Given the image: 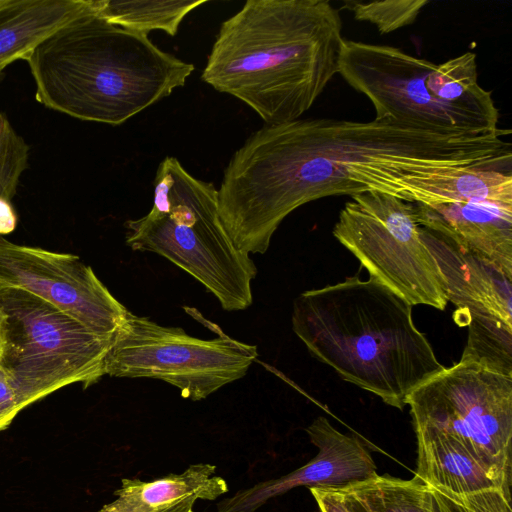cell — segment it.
<instances>
[{
    "instance_id": "obj_24",
    "label": "cell",
    "mask_w": 512,
    "mask_h": 512,
    "mask_svg": "<svg viewBox=\"0 0 512 512\" xmlns=\"http://www.w3.org/2000/svg\"><path fill=\"white\" fill-rule=\"evenodd\" d=\"M22 410L16 391L0 368V432L5 430Z\"/></svg>"
},
{
    "instance_id": "obj_18",
    "label": "cell",
    "mask_w": 512,
    "mask_h": 512,
    "mask_svg": "<svg viewBox=\"0 0 512 512\" xmlns=\"http://www.w3.org/2000/svg\"><path fill=\"white\" fill-rule=\"evenodd\" d=\"M319 512H428L424 483L386 475L338 487L309 488Z\"/></svg>"
},
{
    "instance_id": "obj_1",
    "label": "cell",
    "mask_w": 512,
    "mask_h": 512,
    "mask_svg": "<svg viewBox=\"0 0 512 512\" xmlns=\"http://www.w3.org/2000/svg\"><path fill=\"white\" fill-rule=\"evenodd\" d=\"M505 134L510 131L439 133L387 119L299 118L265 124L224 170L220 217L237 249L264 254L281 222L311 201L380 191L425 204L433 178L443 171L511 172Z\"/></svg>"
},
{
    "instance_id": "obj_12",
    "label": "cell",
    "mask_w": 512,
    "mask_h": 512,
    "mask_svg": "<svg viewBox=\"0 0 512 512\" xmlns=\"http://www.w3.org/2000/svg\"><path fill=\"white\" fill-rule=\"evenodd\" d=\"M306 432L318 449L313 459L282 477L239 490L220 501L217 512H255L296 487H338L377 475L376 464L359 438L341 433L324 416L317 417Z\"/></svg>"
},
{
    "instance_id": "obj_11",
    "label": "cell",
    "mask_w": 512,
    "mask_h": 512,
    "mask_svg": "<svg viewBox=\"0 0 512 512\" xmlns=\"http://www.w3.org/2000/svg\"><path fill=\"white\" fill-rule=\"evenodd\" d=\"M0 286L31 292L103 337H113L128 312L78 256L15 244L2 236Z\"/></svg>"
},
{
    "instance_id": "obj_10",
    "label": "cell",
    "mask_w": 512,
    "mask_h": 512,
    "mask_svg": "<svg viewBox=\"0 0 512 512\" xmlns=\"http://www.w3.org/2000/svg\"><path fill=\"white\" fill-rule=\"evenodd\" d=\"M415 203L367 191L341 209L334 237L367 269L370 277L410 305L444 310L448 299L439 268L420 238Z\"/></svg>"
},
{
    "instance_id": "obj_22",
    "label": "cell",
    "mask_w": 512,
    "mask_h": 512,
    "mask_svg": "<svg viewBox=\"0 0 512 512\" xmlns=\"http://www.w3.org/2000/svg\"><path fill=\"white\" fill-rule=\"evenodd\" d=\"M428 512H512L511 499L497 488L454 494L424 484Z\"/></svg>"
},
{
    "instance_id": "obj_8",
    "label": "cell",
    "mask_w": 512,
    "mask_h": 512,
    "mask_svg": "<svg viewBox=\"0 0 512 512\" xmlns=\"http://www.w3.org/2000/svg\"><path fill=\"white\" fill-rule=\"evenodd\" d=\"M413 427L461 442L511 493L512 376L459 360L406 399Z\"/></svg>"
},
{
    "instance_id": "obj_19",
    "label": "cell",
    "mask_w": 512,
    "mask_h": 512,
    "mask_svg": "<svg viewBox=\"0 0 512 512\" xmlns=\"http://www.w3.org/2000/svg\"><path fill=\"white\" fill-rule=\"evenodd\" d=\"M206 0H95L97 12L120 27L148 34L161 30L175 36L183 19Z\"/></svg>"
},
{
    "instance_id": "obj_2",
    "label": "cell",
    "mask_w": 512,
    "mask_h": 512,
    "mask_svg": "<svg viewBox=\"0 0 512 512\" xmlns=\"http://www.w3.org/2000/svg\"><path fill=\"white\" fill-rule=\"evenodd\" d=\"M342 28L329 0H248L222 22L201 79L265 124L297 120L338 74Z\"/></svg>"
},
{
    "instance_id": "obj_16",
    "label": "cell",
    "mask_w": 512,
    "mask_h": 512,
    "mask_svg": "<svg viewBox=\"0 0 512 512\" xmlns=\"http://www.w3.org/2000/svg\"><path fill=\"white\" fill-rule=\"evenodd\" d=\"M414 431L415 477L422 483L460 495L497 488L511 499L503 484L457 439L430 429Z\"/></svg>"
},
{
    "instance_id": "obj_23",
    "label": "cell",
    "mask_w": 512,
    "mask_h": 512,
    "mask_svg": "<svg viewBox=\"0 0 512 512\" xmlns=\"http://www.w3.org/2000/svg\"><path fill=\"white\" fill-rule=\"evenodd\" d=\"M29 145L0 113V196L11 200L28 166Z\"/></svg>"
},
{
    "instance_id": "obj_25",
    "label": "cell",
    "mask_w": 512,
    "mask_h": 512,
    "mask_svg": "<svg viewBox=\"0 0 512 512\" xmlns=\"http://www.w3.org/2000/svg\"><path fill=\"white\" fill-rule=\"evenodd\" d=\"M17 226V214L11 200L0 196V236L10 234Z\"/></svg>"
},
{
    "instance_id": "obj_13",
    "label": "cell",
    "mask_w": 512,
    "mask_h": 512,
    "mask_svg": "<svg viewBox=\"0 0 512 512\" xmlns=\"http://www.w3.org/2000/svg\"><path fill=\"white\" fill-rule=\"evenodd\" d=\"M420 238L433 256L454 320L495 319L512 327V279L492 263L460 248L448 237L421 226Z\"/></svg>"
},
{
    "instance_id": "obj_17",
    "label": "cell",
    "mask_w": 512,
    "mask_h": 512,
    "mask_svg": "<svg viewBox=\"0 0 512 512\" xmlns=\"http://www.w3.org/2000/svg\"><path fill=\"white\" fill-rule=\"evenodd\" d=\"M93 7V0H0V73Z\"/></svg>"
},
{
    "instance_id": "obj_20",
    "label": "cell",
    "mask_w": 512,
    "mask_h": 512,
    "mask_svg": "<svg viewBox=\"0 0 512 512\" xmlns=\"http://www.w3.org/2000/svg\"><path fill=\"white\" fill-rule=\"evenodd\" d=\"M460 360L512 376V327L495 319H471Z\"/></svg>"
},
{
    "instance_id": "obj_6",
    "label": "cell",
    "mask_w": 512,
    "mask_h": 512,
    "mask_svg": "<svg viewBox=\"0 0 512 512\" xmlns=\"http://www.w3.org/2000/svg\"><path fill=\"white\" fill-rule=\"evenodd\" d=\"M153 204L143 217L128 220L126 244L171 261L211 292L226 311L248 308L257 267L236 248L220 217L218 190L165 157L154 179Z\"/></svg>"
},
{
    "instance_id": "obj_3",
    "label": "cell",
    "mask_w": 512,
    "mask_h": 512,
    "mask_svg": "<svg viewBox=\"0 0 512 512\" xmlns=\"http://www.w3.org/2000/svg\"><path fill=\"white\" fill-rule=\"evenodd\" d=\"M36 100L89 122L120 125L185 85L192 63L146 34L115 25L93 7L56 30L26 58Z\"/></svg>"
},
{
    "instance_id": "obj_4",
    "label": "cell",
    "mask_w": 512,
    "mask_h": 512,
    "mask_svg": "<svg viewBox=\"0 0 512 512\" xmlns=\"http://www.w3.org/2000/svg\"><path fill=\"white\" fill-rule=\"evenodd\" d=\"M292 329L314 358L398 409L445 368L415 326L412 305L373 277L302 292Z\"/></svg>"
},
{
    "instance_id": "obj_21",
    "label": "cell",
    "mask_w": 512,
    "mask_h": 512,
    "mask_svg": "<svg viewBox=\"0 0 512 512\" xmlns=\"http://www.w3.org/2000/svg\"><path fill=\"white\" fill-rule=\"evenodd\" d=\"M428 0H384L373 2L346 1L344 6L358 21L375 25L381 34H388L411 25Z\"/></svg>"
},
{
    "instance_id": "obj_7",
    "label": "cell",
    "mask_w": 512,
    "mask_h": 512,
    "mask_svg": "<svg viewBox=\"0 0 512 512\" xmlns=\"http://www.w3.org/2000/svg\"><path fill=\"white\" fill-rule=\"evenodd\" d=\"M111 342L37 295L0 286V368L22 409L67 385L98 382Z\"/></svg>"
},
{
    "instance_id": "obj_5",
    "label": "cell",
    "mask_w": 512,
    "mask_h": 512,
    "mask_svg": "<svg viewBox=\"0 0 512 512\" xmlns=\"http://www.w3.org/2000/svg\"><path fill=\"white\" fill-rule=\"evenodd\" d=\"M338 74L370 100L374 119L439 133L500 130L499 110L478 82L473 52L435 64L393 46L344 40Z\"/></svg>"
},
{
    "instance_id": "obj_15",
    "label": "cell",
    "mask_w": 512,
    "mask_h": 512,
    "mask_svg": "<svg viewBox=\"0 0 512 512\" xmlns=\"http://www.w3.org/2000/svg\"><path fill=\"white\" fill-rule=\"evenodd\" d=\"M215 472V465L198 463L151 481L123 478L116 498L99 512H193L198 500H215L228 492L227 482Z\"/></svg>"
},
{
    "instance_id": "obj_14",
    "label": "cell",
    "mask_w": 512,
    "mask_h": 512,
    "mask_svg": "<svg viewBox=\"0 0 512 512\" xmlns=\"http://www.w3.org/2000/svg\"><path fill=\"white\" fill-rule=\"evenodd\" d=\"M420 226L492 263L512 279V207L486 202L415 203Z\"/></svg>"
},
{
    "instance_id": "obj_9",
    "label": "cell",
    "mask_w": 512,
    "mask_h": 512,
    "mask_svg": "<svg viewBox=\"0 0 512 512\" xmlns=\"http://www.w3.org/2000/svg\"><path fill=\"white\" fill-rule=\"evenodd\" d=\"M257 357L255 345L221 330L214 339H200L128 311L112 337L105 375L162 380L199 401L244 377Z\"/></svg>"
}]
</instances>
